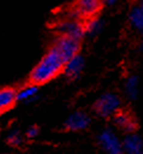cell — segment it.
I'll use <instances>...</instances> for the list:
<instances>
[{"label":"cell","mask_w":143,"mask_h":154,"mask_svg":"<svg viewBox=\"0 0 143 154\" xmlns=\"http://www.w3.org/2000/svg\"><path fill=\"white\" fill-rule=\"evenodd\" d=\"M81 42L79 39L72 38L69 36H63V35H58L57 39L53 43V46L57 48V50L61 52L63 58L67 62L69 59L75 57L76 55L79 54L81 50Z\"/></svg>","instance_id":"6"},{"label":"cell","mask_w":143,"mask_h":154,"mask_svg":"<svg viewBox=\"0 0 143 154\" xmlns=\"http://www.w3.org/2000/svg\"><path fill=\"white\" fill-rule=\"evenodd\" d=\"M139 76L131 75L129 76L124 82V94L130 100H136L139 96Z\"/></svg>","instance_id":"15"},{"label":"cell","mask_w":143,"mask_h":154,"mask_svg":"<svg viewBox=\"0 0 143 154\" xmlns=\"http://www.w3.org/2000/svg\"><path fill=\"white\" fill-rule=\"evenodd\" d=\"M84 26H85V35L89 37H96L97 35H100V32L104 27V21L101 19L98 16L90 18V19L84 21Z\"/></svg>","instance_id":"14"},{"label":"cell","mask_w":143,"mask_h":154,"mask_svg":"<svg viewBox=\"0 0 143 154\" xmlns=\"http://www.w3.org/2000/svg\"><path fill=\"white\" fill-rule=\"evenodd\" d=\"M91 123V119L85 112H75L69 117L65 120L64 122V129L69 131V132H79L84 131L89 127V125Z\"/></svg>","instance_id":"8"},{"label":"cell","mask_w":143,"mask_h":154,"mask_svg":"<svg viewBox=\"0 0 143 154\" xmlns=\"http://www.w3.org/2000/svg\"><path fill=\"white\" fill-rule=\"evenodd\" d=\"M124 154H143V140L136 133L127 134L123 140Z\"/></svg>","instance_id":"11"},{"label":"cell","mask_w":143,"mask_h":154,"mask_svg":"<svg viewBox=\"0 0 143 154\" xmlns=\"http://www.w3.org/2000/svg\"><path fill=\"white\" fill-rule=\"evenodd\" d=\"M53 30L63 36H69L72 38L79 39L82 40L86 35H85V26H84V21L78 19H72L69 17H65L64 19L58 20Z\"/></svg>","instance_id":"4"},{"label":"cell","mask_w":143,"mask_h":154,"mask_svg":"<svg viewBox=\"0 0 143 154\" xmlns=\"http://www.w3.org/2000/svg\"><path fill=\"white\" fill-rule=\"evenodd\" d=\"M121 108V98L114 93H104L96 100L92 110L96 115L103 119L112 117Z\"/></svg>","instance_id":"3"},{"label":"cell","mask_w":143,"mask_h":154,"mask_svg":"<svg viewBox=\"0 0 143 154\" xmlns=\"http://www.w3.org/2000/svg\"><path fill=\"white\" fill-rule=\"evenodd\" d=\"M112 121L118 128H121L127 134L136 133V131L139 129L137 120L135 119V116L131 113H129L127 110H121L120 109L115 115L112 116Z\"/></svg>","instance_id":"7"},{"label":"cell","mask_w":143,"mask_h":154,"mask_svg":"<svg viewBox=\"0 0 143 154\" xmlns=\"http://www.w3.org/2000/svg\"><path fill=\"white\" fill-rule=\"evenodd\" d=\"M105 5H115L116 2H118L120 0H103Z\"/></svg>","instance_id":"18"},{"label":"cell","mask_w":143,"mask_h":154,"mask_svg":"<svg viewBox=\"0 0 143 154\" xmlns=\"http://www.w3.org/2000/svg\"><path fill=\"white\" fill-rule=\"evenodd\" d=\"M97 141L100 147L106 154H124L123 141H121L115 132L110 128H104L97 135Z\"/></svg>","instance_id":"5"},{"label":"cell","mask_w":143,"mask_h":154,"mask_svg":"<svg viewBox=\"0 0 143 154\" xmlns=\"http://www.w3.org/2000/svg\"><path fill=\"white\" fill-rule=\"evenodd\" d=\"M84 58L82 55H76L75 57H72L71 59H69L65 63L64 66V71L63 75L66 77L69 81H75L78 77L81 76L83 69H84Z\"/></svg>","instance_id":"9"},{"label":"cell","mask_w":143,"mask_h":154,"mask_svg":"<svg viewBox=\"0 0 143 154\" xmlns=\"http://www.w3.org/2000/svg\"><path fill=\"white\" fill-rule=\"evenodd\" d=\"M26 137L27 139H34L37 135L39 134V127L33 125V126H30L27 129H26Z\"/></svg>","instance_id":"17"},{"label":"cell","mask_w":143,"mask_h":154,"mask_svg":"<svg viewBox=\"0 0 143 154\" xmlns=\"http://www.w3.org/2000/svg\"><path fill=\"white\" fill-rule=\"evenodd\" d=\"M140 5H141V6L143 7V1H142V2H140Z\"/></svg>","instance_id":"20"},{"label":"cell","mask_w":143,"mask_h":154,"mask_svg":"<svg viewBox=\"0 0 143 154\" xmlns=\"http://www.w3.org/2000/svg\"><path fill=\"white\" fill-rule=\"evenodd\" d=\"M136 1H137V2H142L143 0H136Z\"/></svg>","instance_id":"19"},{"label":"cell","mask_w":143,"mask_h":154,"mask_svg":"<svg viewBox=\"0 0 143 154\" xmlns=\"http://www.w3.org/2000/svg\"><path fill=\"white\" fill-rule=\"evenodd\" d=\"M6 142L10 146H12V147H19L21 143H22V136H21L20 132L18 129L12 131L10 134L7 135Z\"/></svg>","instance_id":"16"},{"label":"cell","mask_w":143,"mask_h":154,"mask_svg":"<svg viewBox=\"0 0 143 154\" xmlns=\"http://www.w3.org/2000/svg\"><path fill=\"white\" fill-rule=\"evenodd\" d=\"M65 63L66 60L63 58L61 52L57 50L56 46L52 45L31 70L28 82L37 85L49 83L50 81L63 74Z\"/></svg>","instance_id":"1"},{"label":"cell","mask_w":143,"mask_h":154,"mask_svg":"<svg viewBox=\"0 0 143 154\" xmlns=\"http://www.w3.org/2000/svg\"><path fill=\"white\" fill-rule=\"evenodd\" d=\"M103 5V0H76L73 6L67 11L66 17L85 21L90 18L97 17Z\"/></svg>","instance_id":"2"},{"label":"cell","mask_w":143,"mask_h":154,"mask_svg":"<svg viewBox=\"0 0 143 154\" xmlns=\"http://www.w3.org/2000/svg\"><path fill=\"white\" fill-rule=\"evenodd\" d=\"M18 90L12 87H4L0 90V112L1 114L8 112L18 102Z\"/></svg>","instance_id":"10"},{"label":"cell","mask_w":143,"mask_h":154,"mask_svg":"<svg viewBox=\"0 0 143 154\" xmlns=\"http://www.w3.org/2000/svg\"><path fill=\"white\" fill-rule=\"evenodd\" d=\"M129 23L130 26L140 35H143V7L139 4L134 6L129 13Z\"/></svg>","instance_id":"12"},{"label":"cell","mask_w":143,"mask_h":154,"mask_svg":"<svg viewBox=\"0 0 143 154\" xmlns=\"http://www.w3.org/2000/svg\"><path fill=\"white\" fill-rule=\"evenodd\" d=\"M38 87L37 84L30 83L24 85L18 90V100L22 101L25 103H31L38 98Z\"/></svg>","instance_id":"13"}]
</instances>
